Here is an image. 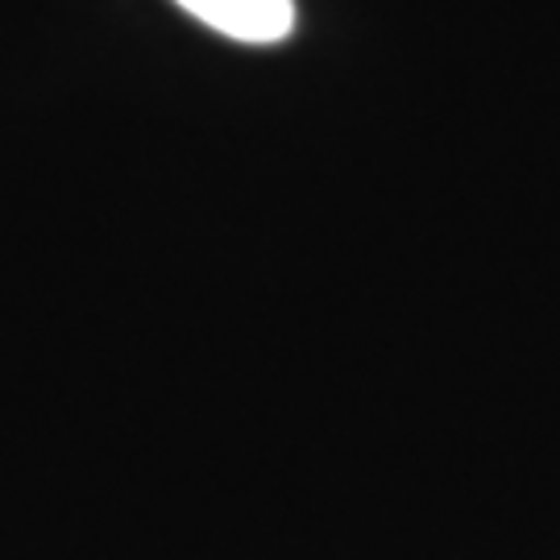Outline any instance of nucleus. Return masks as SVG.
I'll use <instances>...</instances> for the list:
<instances>
[{"label":"nucleus","instance_id":"f257e3e1","mask_svg":"<svg viewBox=\"0 0 560 560\" xmlns=\"http://www.w3.org/2000/svg\"><path fill=\"white\" fill-rule=\"evenodd\" d=\"M183 13L203 21L233 42L270 46L291 38L295 30V0H175Z\"/></svg>","mask_w":560,"mask_h":560}]
</instances>
